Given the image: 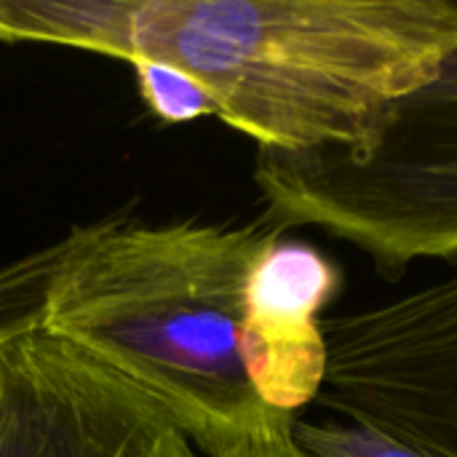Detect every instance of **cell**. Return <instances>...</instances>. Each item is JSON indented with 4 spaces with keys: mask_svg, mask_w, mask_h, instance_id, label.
I'll return each instance as SVG.
<instances>
[{
    "mask_svg": "<svg viewBox=\"0 0 457 457\" xmlns=\"http://www.w3.org/2000/svg\"><path fill=\"white\" fill-rule=\"evenodd\" d=\"M262 225L319 228L386 276L415 262L457 268V48L380 129L348 147L257 150Z\"/></svg>",
    "mask_w": 457,
    "mask_h": 457,
    "instance_id": "3957f363",
    "label": "cell"
},
{
    "mask_svg": "<svg viewBox=\"0 0 457 457\" xmlns=\"http://www.w3.org/2000/svg\"><path fill=\"white\" fill-rule=\"evenodd\" d=\"M340 284V268L305 241L278 236L257 260L246 284L238 351L249 386L268 410L295 418L319 402L329 361L321 311Z\"/></svg>",
    "mask_w": 457,
    "mask_h": 457,
    "instance_id": "5b68a950",
    "label": "cell"
},
{
    "mask_svg": "<svg viewBox=\"0 0 457 457\" xmlns=\"http://www.w3.org/2000/svg\"><path fill=\"white\" fill-rule=\"evenodd\" d=\"M457 48V0H137L126 59L193 78L257 150L370 139Z\"/></svg>",
    "mask_w": 457,
    "mask_h": 457,
    "instance_id": "6da1fadb",
    "label": "cell"
},
{
    "mask_svg": "<svg viewBox=\"0 0 457 457\" xmlns=\"http://www.w3.org/2000/svg\"><path fill=\"white\" fill-rule=\"evenodd\" d=\"M292 426H295L292 415L273 412L246 434L225 442L209 457H316L297 445Z\"/></svg>",
    "mask_w": 457,
    "mask_h": 457,
    "instance_id": "30bf717a",
    "label": "cell"
},
{
    "mask_svg": "<svg viewBox=\"0 0 457 457\" xmlns=\"http://www.w3.org/2000/svg\"><path fill=\"white\" fill-rule=\"evenodd\" d=\"M292 434L305 453L316 457H420L399 442H391L348 420L303 423L295 418Z\"/></svg>",
    "mask_w": 457,
    "mask_h": 457,
    "instance_id": "9c48e42d",
    "label": "cell"
},
{
    "mask_svg": "<svg viewBox=\"0 0 457 457\" xmlns=\"http://www.w3.org/2000/svg\"><path fill=\"white\" fill-rule=\"evenodd\" d=\"M0 457H198L185 431L40 324L0 345Z\"/></svg>",
    "mask_w": 457,
    "mask_h": 457,
    "instance_id": "277c9868",
    "label": "cell"
},
{
    "mask_svg": "<svg viewBox=\"0 0 457 457\" xmlns=\"http://www.w3.org/2000/svg\"><path fill=\"white\" fill-rule=\"evenodd\" d=\"M137 0H0V43H48L126 59Z\"/></svg>",
    "mask_w": 457,
    "mask_h": 457,
    "instance_id": "8992f818",
    "label": "cell"
},
{
    "mask_svg": "<svg viewBox=\"0 0 457 457\" xmlns=\"http://www.w3.org/2000/svg\"><path fill=\"white\" fill-rule=\"evenodd\" d=\"M278 236L262 222L96 220L54 281L40 327L137 388L212 455L273 415L249 386L238 335L249 276Z\"/></svg>",
    "mask_w": 457,
    "mask_h": 457,
    "instance_id": "7a4b0ae2",
    "label": "cell"
},
{
    "mask_svg": "<svg viewBox=\"0 0 457 457\" xmlns=\"http://www.w3.org/2000/svg\"><path fill=\"white\" fill-rule=\"evenodd\" d=\"M91 230L94 222L72 228L59 241L0 265V345L40 324L54 281Z\"/></svg>",
    "mask_w": 457,
    "mask_h": 457,
    "instance_id": "52a82bcc",
    "label": "cell"
},
{
    "mask_svg": "<svg viewBox=\"0 0 457 457\" xmlns=\"http://www.w3.org/2000/svg\"><path fill=\"white\" fill-rule=\"evenodd\" d=\"M131 67H134L137 86H139V94H142L147 110L161 123L182 126V123L198 120L204 115H214L206 94L185 72L158 64V62H137Z\"/></svg>",
    "mask_w": 457,
    "mask_h": 457,
    "instance_id": "ba28073f",
    "label": "cell"
}]
</instances>
